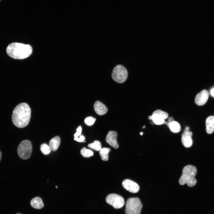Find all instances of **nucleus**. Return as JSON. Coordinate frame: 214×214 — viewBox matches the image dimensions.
Segmentation results:
<instances>
[{"label":"nucleus","mask_w":214,"mask_h":214,"mask_svg":"<svg viewBox=\"0 0 214 214\" xmlns=\"http://www.w3.org/2000/svg\"><path fill=\"white\" fill-rule=\"evenodd\" d=\"M60 141V139L59 136H56L52 138L49 141V145L51 150L56 151L59 147Z\"/></svg>","instance_id":"nucleus-15"},{"label":"nucleus","mask_w":214,"mask_h":214,"mask_svg":"<svg viewBox=\"0 0 214 214\" xmlns=\"http://www.w3.org/2000/svg\"><path fill=\"white\" fill-rule=\"evenodd\" d=\"M210 93L211 95L214 97V87L211 88L210 90Z\"/></svg>","instance_id":"nucleus-24"},{"label":"nucleus","mask_w":214,"mask_h":214,"mask_svg":"<svg viewBox=\"0 0 214 214\" xmlns=\"http://www.w3.org/2000/svg\"><path fill=\"white\" fill-rule=\"evenodd\" d=\"M122 184L124 188L132 193H136L139 190V185L136 182L129 179L124 180Z\"/></svg>","instance_id":"nucleus-9"},{"label":"nucleus","mask_w":214,"mask_h":214,"mask_svg":"<svg viewBox=\"0 0 214 214\" xmlns=\"http://www.w3.org/2000/svg\"><path fill=\"white\" fill-rule=\"evenodd\" d=\"M40 150L42 153L44 155L48 154L51 150L49 146L46 144H43L41 145Z\"/></svg>","instance_id":"nucleus-22"},{"label":"nucleus","mask_w":214,"mask_h":214,"mask_svg":"<svg viewBox=\"0 0 214 214\" xmlns=\"http://www.w3.org/2000/svg\"><path fill=\"white\" fill-rule=\"evenodd\" d=\"M111 150L109 148H101L100 150L99 153L102 159L104 161H107L108 159V153Z\"/></svg>","instance_id":"nucleus-19"},{"label":"nucleus","mask_w":214,"mask_h":214,"mask_svg":"<svg viewBox=\"0 0 214 214\" xmlns=\"http://www.w3.org/2000/svg\"><path fill=\"white\" fill-rule=\"evenodd\" d=\"M6 52L10 57L16 59H23L29 57L32 54V48L27 44L13 43L7 47Z\"/></svg>","instance_id":"nucleus-2"},{"label":"nucleus","mask_w":214,"mask_h":214,"mask_svg":"<svg viewBox=\"0 0 214 214\" xmlns=\"http://www.w3.org/2000/svg\"><path fill=\"white\" fill-rule=\"evenodd\" d=\"M106 200L108 204L115 209L120 208L124 204V200L123 197L116 194H109L106 197Z\"/></svg>","instance_id":"nucleus-7"},{"label":"nucleus","mask_w":214,"mask_h":214,"mask_svg":"<svg viewBox=\"0 0 214 214\" xmlns=\"http://www.w3.org/2000/svg\"><path fill=\"white\" fill-rule=\"evenodd\" d=\"M32 151V146L31 142L28 140L22 141L19 144L17 152L19 157L22 159L26 160L30 156Z\"/></svg>","instance_id":"nucleus-6"},{"label":"nucleus","mask_w":214,"mask_h":214,"mask_svg":"<svg viewBox=\"0 0 214 214\" xmlns=\"http://www.w3.org/2000/svg\"><path fill=\"white\" fill-rule=\"evenodd\" d=\"M117 132L114 131H109L107 134L106 141L110 145L115 149L119 147L117 139Z\"/></svg>","instance_id":"nucleus-11"},{"label":"nucleus","mask_w":214,"mask_h":214,"mask_svg":"<svg viewBox=\"0 0 214 214\" xmlns=\"http://www.w3.org/2000/svg\"><path fill=\"white\" fill-rule=\"evenodd\" d=\"M31 206L36 209H40L43 207V204L41 199L39 197H35L30 202Z\"/></svg>","instance_id":"nucleus-17"},{"label":"nucleus","mask_w":214,"mask_h":214,"mask_svg":"<svg viewBox=\"0 0 214 214\" xmlns=\"http://www.w3.org/2000/svg\"><path fill=\"white\" fill-rule=\"evenodd\" d=\"M197 173L196 167L191 165H187L183 168L182 175L179 182L180 185H183L186 184L190 187L194 186L197 181L195 177Z\"/></svg>","instance_id":"nucleus-3"},{"label":"nucleus","mask_w":214,"mask_h":214,"mask_svg":"<svg viewBox=\"0 0 214 214\" xmlns=\"http://www.w3.org/2000/svg\"><path fill=\"white\" fill-rule=\"evenodd\" d=\"M94 110L98 115H102L106 114L108 109L106 106L99 101H96L94 105Z\"/></svg>","instance_id":"nucleus-13"},{"label":"nucleus","mask_w":214,"mask_h":214,"mask_svg":"<svg viewBox=\"0 0 214 214\" xmlns=\"http://www.w3.org/2000/svg\"><path fill=\"white\" fill-rule=\"evenodd\" d=\"M206 130L208 134H211L214 131V116H210L206 121Z\"/></svg>","instance_id":"nucleus-14"},{"label":"nucleus","mask_w":214,"mask_h":214,"mask_svg":"<svg viewBox=\"0 0 214 214\" xmlns=\"http://www.w3.org/2000/svg\"><path fill=\"white\" fill-rule=\"evenodd\" d=\"M128 75L127 70L121 64L116 65L113 69L111 73L113 80L119 83L124 82L127 79Z\"/></svg>","instance_id":"nucleus-5"},{"label":"nucleus","mask_w":214,"mask_h":214,"mask_svg":"<svg viewBox=\"0 0 214 214\" xmlns=\"http://www.w3.org/2000/svg\"><path fill=\"white\" fill-rule=\"evenodd\" d=\"M81 155L84 157L89 158L93 155V152L91 150L87 149L85 147H83L81 150Z\"/></svg>","instance_id":"nucleus-21"},{"label":"nucleus","mask_w":214,"mask_h":214,"mask_svg":"<svg viewBox=\"0 0 214 214\" xmlns=\"http://www.w3.org/2000/svg\"><path fill=\"white\" fill-rule=\"evenodd\" d=\"M143 205L137 197L128 199L126 204V214H140Z\"/></svg>","instance_id":"nucleus-4"},{"label":"nucleus","mask_w":214,"mask_h":214,"mask_svg":"<svg viewBox=\"0 0 214 214\" xmlns=\"http://www.w3.org/2000/svg\"><path fill=\"white\" fill-rule=\"evenodd\" d=\"M193 133L192 132L188 131L184 132L181 136V141L183 145L186 147H191L193 144L192 137Z\"/></svg>","instance_id":"nucleus-12"},{"label":"nucleus","mask_w":214,"mask_h":214,"mask_svg":"<svg viewBox=\"0 0 214 214\" xmlns=\"http://www.w3.org/2000/svg\"><path fill=\"white\" fill-rule=\"evenodd\" d=\"M1 152L0 151V160H1Z\"/></svg>","instance_id":"nucleus-27"},{"label":"nucleus","mask_w":214,"mask_h":214,"mask_svg":"<svg viewBox=\"0 0 214 214\" xmlns=\"http://www.w3.org/2000/svg\"><path fill=\"white\" fill-rule=\"evenodd\" d=\"M31 115L29 106L25 103H21L14 109L12 114V121L14 125L19 128H23L29 124Z\"/></svg>","instance_id":"nucleus-1"},{"label":"nucleus","mask_w":214,"mask_h":214,"mask_svg":"<svg viewBox=\"0 0 214 214\" xmlns=\"http://www.w3.org/2000/svg\"><path fill=\"white\" fill-rule=\"evenodd\" d=\"M189 128L188 127H186L185 130H184V132H187L189 131Z\"/></svg>","instance_id":"nucleus-26"},{"label":"nucleus","mask_w":214,"mask_h":214,"mask_svg":"<svg viewBox=\"0 0 214 214\" xmlns=\"http://www.w3.org/2000/svg\"><path fill=\"white\" fill-rule=\"evenodd\" d=\"M95 120V118L92 117H86L85 119L84 122L87 125L91 126L94 124Z\"/></svg>","instance_id":"nucleus-23"},{"label":"nucleus","mask_w":214,"mask_h":214,"mask_svg":"<svg viewBox=\"0 0 214 214\" xmlns=\"http://www.w3.org/2000/svg\"><path fill=\"white\" fill-rule=\"evenodd\" d=\"M20 214V213H17V214Z\"/></svg>","instance_id":"nucleus-29"},{"label":"nucleus","mask_w":214,"mask_h":214,"mask_svg":"<svg viewBox=\"0 0 214 214\" xmlns=\"http://www.w3.org/2000/svg\"><path fill=\"white\" fill-rule=\"evenodd\" d=\"M168 117V114L166 112L160 110H157L153 113L152 115L149 117L148 119L151 120L154 124L161 125L166 124V122L165 120Z\"/></svg>","instance_id":"nucleus-8"},{"label":"nucleus","mask_w":214,"mask_h":214,"mask_svg":"<svg viewBox=\"0 0 214 214\" xmlns=\"http://www.w3.org/2000/svg\"><path fill=\"white\" fill-rule=\"evenodd\" d=\"M88 147L95 150L100 151L101 149V144L100 142L97 140L95 141L93 143L89 144Z\"/></svg>","instance_id":"nucleus-20"},{"label":"nucleus","mask_w":214,"mask_h":214,"mask_svg":"<svg viewBox=\"0 0 214 214\" xmlns=\"http://www.w3.org/2000/svg\"><path fill=\"white\" fill-rule=\"evenodd\" d=\"M77 131L74 134V139L79 142H85L84 141L85 138L84 137L81 135L82 128L81 126H79L76 129Z\"/></svg>","instance_id":"nucleus-18"},{"label":"nucleus","mask_w":214,"mask_h":214,"mask_svg":"<svg viewBox=\"0 0 214 214\" xmlns=\"http://www.w3.org/2000/svg\"><path fill=\"white\" fill-rule=\"evenodd\" d=\"M169 128L171 131L174 133L179 132L181 130V126L180 124L175 121H173L170 123L166 122L165 124Z\"/></svg>","instance_id":"nucleus-16"},{"label":"nucleus","mask_w":214,"mask_h":214,"mask_svg":"<svg viewBox=\"0 0 214 214\" xmlns=\"http://www.w3.org/2000/svg\"><path fill=\"white\" fill-rule=\"evenodd\" d=\"M209 96V93L206 89L203 90L198 93L196 96L195 101L198 106H202L207 102Z\"/></svg>","instance_id":"nucleus-10"},{"label":"nucleus","mask_w":214,"mask_h":214,"mask_svg":"<svg viewBox=\"0 0 214 214\" xmlns=\"http://www.w3.org/2000/svg\"><path fill=\"white\" fill-rule=\"evenodd\" d=\"M140 134L141 135H142L143 134V133L142 132H140Z\"/></svg>","instance_id":"nucleus-28"},{"label":"nucleus","mask_w":214,"mask_h":214,"mask_svg":"<svg viewBox=\"0 0 214 214\" xmlns=\"http://www.w3.org/2000/svg\"><path fill=\"white\" fill-rule=\"evenodd\" d=\"M174 118L172 117H170L169 118L168 122H167V123H170L171 122H172L174 121Z\"/></svg>","instance_id":"nucleus-25"},{"label":"nucleus","mask_w":214,"mask_h":214,"mask_svg":"<svg viewBox=\"0 0 214 214\" xmlns=\"http://www.w3.org/2000/svg\"></svg>","instance_id":"nucleus-30"}]
</instances>
